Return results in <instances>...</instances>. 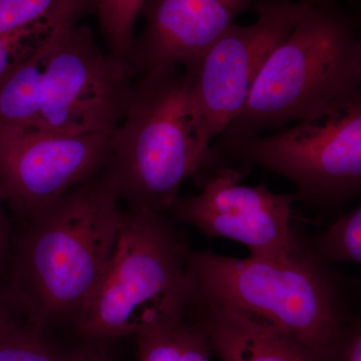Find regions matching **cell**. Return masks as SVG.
Masks as SVG:
<instances>
[{
    "instance_id": "30bf717a",
    "label": "cell",
    "mask_w": 361,
    "mask_h": 361,
    "mask_svg": "<svg viewBox=\"0 0 361 361\" xmlns=\"http://www.w3.org/2000/svg\"><path fill=\"white\" fill-rule=\"evenodd\" d=\"M110 135L0 123V192L16 223L102 172Z\"/></svg>"
},
{
    "instance_id": "e0dca14e",
    "label": "cell",
    "mask_w": 361,
    "mask_h": 361,
    "mask_svg": "<svg viewBox=\"0 0 361 361\" xmlns=\"http://www.w3.org/2000/svg\"><path fill=\"white\" fill-rule=\"evenodd\" d=\"M75 0H0V37L54 16Z\"/></svg>"
},
{
    "instance_id": "7402d4cb",
    "label": "cell",
    "mask_w": 361,
    "mask_h": 361,
    "mask_svg": "<svg viewBox=\"0 0 361 361\" xmlns=\"http://www.w3.org/2000/svg\"><path fill=\"white\" fill-rule=\"evenodd\" d=\"M341 361H361V336L360 327H355L348 336Z\"/></svg>"
},
{
    "instance_id": "52a82bcc",
    "label": "cell",
    "mask_w": 361,
    "mask_h": 361,
    "mask_svg": "<svg viewBox=\"0 0 361 361\" xmlns=\"http://www.w3.org/2000/svg\"><path fill=\"white\" fill-rule=\"evenodd\" d=\"M219 153L262 166L296 187V201L329 208L360 194L361 97L270 135L222 137Z\"/></svg>"
},
{
    "instance_id": "3957f363",
    "label": "cell",
    "mask_w": 361,
    "mask_h": 361,
    "mask_svg": "<svg viewBox=\"0 0 361 361\" xmlns=\"http://www.w3.org/2000/svg\"><path fill=\"white\" fill-rule=\"evenodd\" d=\"M360 18L341 0H315L271 52L222 137L260 135L361 97Z\"/></svg>"
},
{
    "instance_id": "2e32d148",
    "label": "cell",
    "mask_w": 361,
    "mask_h": 361,
    "mask_svg": "<svg viewBox=\"0 0 361 361\" xmlns=\"http://www.w3.org/2000/svg\"><path fill=\"white\" fill-rule=\"evenodd\" d=\"M327 262H361V209L342 216L320 235L313 248Z\"/></svg>"
},
{
    "instance_id": "8992f818",
    "label": "cell",
    "mask_w": 361,
    "mask_h": 361,
    "mask_svg": "<svg viewBox=\"0 0 361 361\" xmlns=\"http://www.w3.org/2000/svg\"><path fill=\"white\" fill-rule=\"evenodd\" d=\"M191 249L168 213L128 208L103 276L73 323L80 341L104 344L137 336L186 314L193 297Z\"/></svg>"
},
{
    "instance_id": "603a6c76",
    "label": "cell",
    "mask_w": 361,
    "mask_h": 361,
    "mask_svg": "<svg viewBox=\"0 0 361 361\" xmlns=\"http://www.w3.org/2000/svg\"><path fill=\"white\" fill-rule=\"evenodd\" d=\"M14 313L16 312L7 299L4 283H0V330L6 326L9 322L16 319Z\"/></svg>"
},
{
    "instance_id": "6da1fadb",
    "label": "cell",
    "mask_w": 361,
    "mask_h": 361,
    "mask_svg": "<svg viewBox=\"0 0 361 361\" xmlns=\"http://www.w3.org/2000/svg\"><path fill=\"white\" fill-rule=\"evenodd\" d=\"M118 199L102 173L18 222L4 288L26 322H75L96 289L122 227Z\"/></svg>"
},
{
    "instance_id": "d6986e66",
    "label": "cell",
    "mask_w": 361,
    "mask_h": 361,
    "mask_svg": "<svg viewBox=\"0 0 361 361\" xmlns=\"http://www.w3.org/2000/svg\"><path fill=\"white\" fill-rule=\"evenodd\" d=\"M208 339L198 326L184 316L180 323L178 361H210Z\"/></svg>"
},
{
    "instance_id": "5b68a950",
    "label": "cell",
    "mask_w": 361,
    "mask_h": 361,
    "mask_svg": "<svg viewBox=\"0 0 361 361\" xmlns=\"http://www.w3.org/2000/svg\"><path fill=\"white\" fill-rule=\"evenodd\" d=\"M219 159L202 142L186 73L166 66L132 85L101 173L128 208L165 214L182 183Z\"/></svg>"
},
{
    "instance_id": "9a60e30c",
    "label": "cell",
    "mask_w": 361,
    "mask_h": 361,
    "mask_svg": "<svg viewBox=\"0 0 361 361\" xmlns=\"http://www.w3.org/2000/svg\"><path fill=\"white\" fill-rule=\"evenodd\" d=\"M145 0H96V14L109 51L127 63L135 42V20Z\"/></svg>"
},
{
    "instance_id": "4fadbf2b",
    "label": "cell",
    "mask_w": 361,
    "mask_h": 361,
    "mask_svg": "<svg viewBox=\"0 0 361 361\" xmlns=\"http://www.w3.org/2000/svg\"><path fill=\"white\" fill-rule=\"evenodd\" d=\"M92 11V0H75L35 25L0 37V78L39 51L63 20H80Z\"/></svg>"
},
{
    "instance_id": "ac0fdd59",
    "label": "cell",
    "mask_w": 361,
    "mask_h": 361,
    "mask_svg": "<svg viewBox=\"0 0 361 361\" xmlns=\"http://www.w3.org/2000/svg\"><path fill=\"white\" fill-rule=\"evenodd\" d=\"M183 318L163 320L137 334V361H178Z\"/></svg>"
},
{
    "instance_id": "ba28073f",
    "label": "cell",
    "mask_w": 361,
    "mask_h": 361,
    "mask_svg": "<svg viewBox=\"0 0 361 361\" xmlns=\"http://www.w3.org/2000/svg\"><path fill=\"white\" fill-rule=\"evenodd\" d=\"M315 0H258L257 20L232 25L185 68L203 144L210 147L239 116L261 68Z\"/></svg>"
},
{
    "instance_id": "9c48e42d",
    "label": "cell",
    "mask_w": 361,
    "mask_h": 361,
    "mask_svg": "<svg viewBox=\"0 0 361 361\" xmlns=\"http://www.w3.org/2000/svg\"><path fill=\"white\" fill-rule=\"evenodd\" d=\"M246 175L221 159L194 178L201 193L178 196L168 215L209 238L243 244L252 258L281 260L300 250L302 241L290 225L295 196L273 193L264 185H242Z\"/></svg>"
},
{
    "instance_id": "44dd1931",
    "label": "cell",
    "mask_w": 361,
    "mask_h": 361,
    "mask_svg": "<svg viewBox=\"0 0 361 361\" xmlns=\"http://www.w3.org/2000/svg\"><path fill=\"white\" fill-rule=\"evenodd\" d=\"M66 361H115L103 348V344L82 341L80 345L68 349Z\"/></svg>"
},
{
    "instance_id": "7c38bea8",
    "label": "cell",
    "mask_w": 361,
    "mask_h": 361,
    "mask_svg": "<svg viewBox=\"0 0 361 361\" xmlns=\"http://www.w3.org/2000/svg\"><path fill=\"white\" fill-rule=\"evenodd\" d=\"M185 316L222 361H322L269 323L233 308L192 299Z\"/></svg>"
},
{
    "instance_id": "7a4b0ae2",
    "label": "cell",
    "mask_w": 361,
    "mask_h": 361,
    "mask_svg": "<svg viewBox=\"0 0 361 361\" xmlns=\"http://www.w3.org/2000/svg\"><path fill=\"white\" fill-rule=\"evenodd\" d=\"M313 249L281 260L190 251L194 300L226 306L269 323L322 361H341L348 341V299L341 279Z\"/></svg>"
},
{
    "instance_id": "5bb4252c",
    "label": "cell",
    "mask_w": 361,
    "mask_h": 361,
    "mask_svg": "<svg viewBox=\"0 0 361 361\" xmlns=\"http://www.w3.org/2000/svg\"><path fill=\"white\" fill-rule=\"evenodd\" d=\"M66 351L47 330L27 322L14 319L0 330V361H66Z\"/></svg>"
},
{
    "instance_id": "277c9868",
    "label": "cell",
    "mask_w": 361,
    "mask_h": 361,
    "mask_svg": "<svg viewBox=\"0 0 361 361\" xmlns=\"http://www.w3.org/2000/svg\"><path fill=\"white\" fill-rule=\"evenodd\" d=\"M78 20H63L39 51L0 78V123L113 134L127 109L133 73Z\"/></svg>"
},
{
    "instance_id": "8fae6325",
    "label": "cell",
    "mask_w": 361,
    "mask_h": 361,
    "mask_svg": "<svg viewBox=\"0 0 361 361\" xmlns=\"http://www.w3.org/2000/svg\"><path fill=\"white\" fill-rule=\"evenodd\" d=\"M258 0H145V28L135 39L129 65L141 73L166 66L186 68L202 56Z\"/></svg>"
},
{
    "instance_id": "ffe728a7",
    "label": "cell",
    "mask_w": 361,
    "mask_h": 361,
    "mask_svg": "<svg viewBox=\"0 0 361 361\" xmlns=\"http://www.w3.org/2000/svg\"><path fill=\"white\" fill-rule=\"evenodd\" d=\"M13 232L8 209L0 192V283L6 282L7 267L11 258Z\"/></svg>"
}]
</instances>
